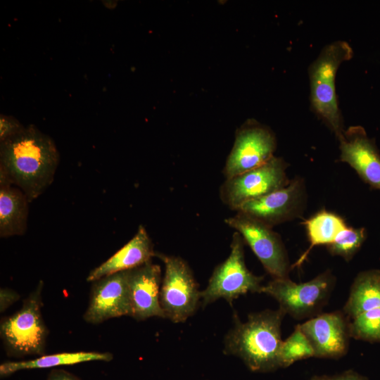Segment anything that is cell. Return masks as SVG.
<instances>
[{"instance_id": "2", "label": "cell", "mask_w": 380, "mask_h": 380, "mask_svg": "<svg viewBox=\"0 0 380 380\" xmlns=\"http://www.w3.org/2000/svg\"><path fill=\"white\" fill-rule=\"evenodd\" d=\"M285 314L279 308L250 314L246 322L235 319L224 338V353L241 358L255 372H270L281 367V326Z\"/></svg>"}, {"instance_id": "9", "label": "cell", "mask_w": 380, "mask_h": 380, "mask_svg": "<svg viewBox=\"0 0 380 380\" xmlns=\"http://www.w3.org/2000/svg\"><path fill=\"white\" fill-rule=\"evenodd\" d=\"M224 222L241 234L274 279L289 277L291 265L288 253L280 235L272 227L241 212L226 218Z\"/></svg>"}, {"instance_id": "4", "label": "cell", "mask_w": 380, "mask_h": 380, "mask_svg": "<svg viewBox=\"0 0 380 380\" xmlns=\"http://www.w3.org/2000/svg\"><path fill=\"white\" fill-rule=\"evenodd\" d=\"M335 284L336 277L328 270L303 283H296L289 277L273 279L262 286L260 293L274 298L285 315L297 319H310L321 313Z\"/></svg>"}, {"instance_id": "16", "label": "cell", "mask_w": 380, "mask_h": 380, "mask_svg": "<svg viewBox=\"0 0 380 380\" xmlns=\"http://www.w3.org/2000/svg\"><path fill=\"white\" fill-rule=\"evenodd\" d=\"M156 255L153 245L145 227L139 225L134 237L89 274L87 281H94L103 277L127 271L151 260Z\"/></svg>"}, {"instance_id": "11", "label": "cell", "mask_w": 380, "mask_h": 380, "mask_svg": "<svg viewBox=\"0 0 380 380\" xmlns=\"http://www.w3.org/2000/svg\"><path fill=\"white\" fill-rule=\"evenodd\" d=\"M303 178L296 177L285 186L243 203L237 211L274 227L301 217L307 203Z\"/></svg>"}, {"instance_id": "1", "label": "cell", "mask_w": 380, "mask_h": 380, "mask_svg": "<svg viewBox=\"0 0 380 380\" xmlns=\"http://www.w3.org/2000/svg\"><path fill=\"white\" fill-rule=\"evenodd\" d=\"M60 156L53 139L30 125L0 142V184L21 189L29 202L52 183Z\"/></svg>"}, {"instance_id": "12", "label": "cell", "mask_w": 380, "mask_h": 380, "mask_svg": "<svg viewBox=\"0 0 380 380\" xmlns=\"http://www.w3.org/2000/svg\"><path fill=\"white\" fill-rule=\"evenodd\" d=\"M308 339L314 357L339 359L348 350L349 319L343 311L320 313L299 324Z\"/></svg>"}, {"instance_id": "20", "label": "cell", "mask_w": 380, "mask_h": 380, "mask_svg": "<svg viewBox=\"0 0 380 380\" xmlns=\"http://www.w3.org/2000/svg\"><path fill=\"white\" fill-rule=\"evenodd\" d=\"M113 355L109 353L73 352L43 355L34 360L19 362H6L0 365L1 376L10 375L23 369L49 368L60 365H72L90 361L109 362Z\"/></svg>"}, {"instance_id": "5", "label": "cell", "mask_w": 380, "mask_h": 380, "mask_svg": "<svg viewBox=\"0 0 380 380\" xmlns=\"http://www.w3.org/2000/svg\"><path fill=\"white\" fill-rule=\"evenodd\" d=\"M42 288L43 282L40 281L21 308L1 324V336L13 355H41L44 352L48 330L41 312Z\"/></svg>"}, {"instance_id": "19", "label": "cell", "mask_w": 380, "mask_h": 380, "mask_svg": "<svg viewBox=\"0 0 380 380\" xmlns=\"http://www.w3.org/2000/svg\"><path fill=\"white\" fill-rule=\"evenodd\" d=\"M310 246L299 259L291 265V269L300 266L314 246L332 243L338 234L348 226L345 220L338 214L322 210L303 222Z\"/></svg>"}, {"instance_id": "14", "label": "cell", "mask_w": 380, "mask_h": 380, "mask_svg": "<svg viewBox=\"0 0 380 380\" xmlns=\"http://www.w3.org/2000/svg\"><path fill=\"white\" fill-rule=\"evenodd\" d=\"M340 159L372 189L380 190V153L375 141L360 125L350 126L338 139Z\"/></svg>"}, {"instance_id": "22", "label": "cell", "mask_w": 380, "mask_h": 380, "mask_svg": "<svg viewBox=\"0 0 380 380\" xmlns=\"http://www.w3.org/2000/svg\"><path fill=\"white\" fill-rule=\"evenodd\" d=\"M312 357H314L313 348L298 324L281 343L279 352L281 367H288L297 361Z\"/></svg>"}, {"instance_id": "17", "label": "cell", "mask_w": 380, "mask_h": 380, "mask_svg": "<svg viewBox=\"0 0 380 380\" xmlns=\"http://www.w3.org/2000/svg\"><path fill=\"white\" fill-rule=\"evenodd\" d=\"M29 201L24 192L11 184H0V236L23 235L27 229Z\"/></svg>"}, {"instance_id": "21", "label": "cell", "mask_w": 380, "mask_h": 380, "mask_svg": "<svg viewBox=\"0 0 380 380\" xmlns=\"http://www.w3.org/2000/svg\"><path fill=\"white\" fill-rule=\"evenodd\" d=\"M366 239L367 229L365 227H347L332 243L326 246L331 255L340 256L349 262L359 251Z\"/></svg>"}, {"instance_id": "13", "label": "cell", "mask_w": 380, "mask_h": 380, "mask_svg": "<svg viewBox=\"0 0 380 380\" xmlns=\"http://www.w3.org/2000/svg\"><path fill=\"white\" fill-rule=\"evenodd\" d=\"M93 282L89 305L84 315L86 322L99 324L108 319L132 315L128 270Z\"/></svg>"}, {"instance_id": "10", "label": "cell", "mask_w": 380, "mask_h": 380, "mask_svg": "<svg viewBox=\"0 0 380 380\" xmlns=\"http://www.w3.org/2000/svg\"><path fill=\"white\" fill-rule=\"evenodd\" d=\"M276 148L277 139L270 128L247 120L236 132L223 174L228 179L258 167L274 156Z\"/></svg>"}, {"instance_id": "18", "label": "cell", "mask_w": 380, "mask_h": 380, "mask_svg": "<svg viewBox=\"0 0 380 380\" xmlns=\"http://www.w3.org/2000/svg\"><path fill=\"white\" fill-rule=\"evenodd\" d=\"M380 308V270L360 272L355 278L343 312L348 319Z\"/></svg>"}, {"instance_id": "8", "label": "cell", "mask_w": 380, "mask_h": 380, "mask_svg": "<svg viewBox=\"0 0 380 380\" xmlns=\"http://www.w3.org/2000/svg\"><path fill=\"white\" fill-rule=\"evenodd\" d=\"M288 163L275 156L266 163L226 179L220 188L222 203L237 211L245 203L264 196L287 185Z\"/></svg>"}, {"instance_id": "25", "label": "cell", "mask_w": 380, "mask_h": 380, "mask_svg": "<svg viewBox=\"0 0 380 380\" xmlns=\"http://www.w3.org/2000/svg\"><path fill=\"white\" fill-rule=\"evenodd\" d=\"M310 380H367L355 371L347 370L334 375H315Z\"/></svg>"}, {"instance_id": "7", "label": "cell", "mask_w": 380, "mask_h": 380, "mask_svg": "<svg viewBox=\"0 0 380 380\" xmlns=\"http://www.w3.org/2000/svg\"><path fill=\"white\" fill-rule=\"evenodd\" d=\"M164 263L160 302L165 318L184 322L196 311L201 291L189 265L179 257L156 253Z\"/></svg>"}, {"instance_id": "3", "label": "cell", "mask_w": 380, "mask_h": 380, "mask_svg": "<svg viewBox=\"0 0 380 380\" xmlns=\"http://www.w3.org/2000/svg\"><path fill=\"white\" fill-rule=\"evenodd\" d=\"M353 56L347 42L335 41L322 49L308 68L311 109L337 139L345 129L336 91V75L340 65Z\"/></svg>"}, {"instance_id": "24", "label": "cell", "mask_w": 380, "mask_h": 380, "mask_svg": "<svg viewBox=\"0 0 380 380\" xmlns=\"http://www.w3.org/2000/svg\"><path fill=\"white\" fill-rule=\"evenodd\" d=\"M25 127L13 116L1 114L0 142L18 134Z\"/></svg>"}, {"instance_id": "15", "label": "cell", "mask_w": 380, "mask_h": 380, "mask_svg": "<svg viewBox=\"0 0 380 380\" xmlns=\"http://www.w3.org/2000/svg\"><path fill=\"white\" fill-rule=\"evenodd\" d=\"M132 317L145 320L151 317L165 318L160 302L161 270L151 260L128 270Z\"/></svg>"}, {"instance_id": "6", "label": "cell", "mask_w": 380, "mask_h": 380, "mask_svg": "<svg viewBox=\"0 0 380 380\" xmlns=\"http://www.w3.org/2000/svg\"><path fill=\"white\" fill-rule=\"evenodd\" d=\"M244 241L239 233L233 234L230 253L218 265L209 279L207 287L201 291L203 306L220 298L229 303L248 292L260 293L263 277L256 276L246 267L244 260Z\"/></svg>"}, {"instance_id": "23", "label": "cell", "mask_w": 380, "mask_h": 380, "mask_svg": "<svg viewBox=\"0 0 380 380\" xmlns=\"http://www.w3.org/2000/svg\"><path fill=\"white\" fill-rule=\"evenodd\" d=\"M349 331L350 337L356 340L380 343V308L349 319Z\"/></svg>"}, {"instance_id": "27", "label": "cell", "mask_w": 380, "mask_h": 380, "mask_svg": "<svg viewBox=\"0 0 380 380\" xmlns=\"http://www.w3.org/2000/svg\"><path fill=\"white\" fill-rule=\"evenodd\" d=\"M47 380H79L75 376L63 370H55L51 372Z\"/></svg>"}, {"instance_id": "26", "label": "cell", "mask_w": 380, "mask_h": 380, "mask_svg": "<svg viewBox=\"0 0 380 380\" xmlns=\"http://www.w3.org/2000/svg\"><path fill=\"white\" fill-rule=\"evenodd\" d=\"M19 298V295L10 289H1L0 293V309L4 312Z\"/></svg>"}]
</instances>
